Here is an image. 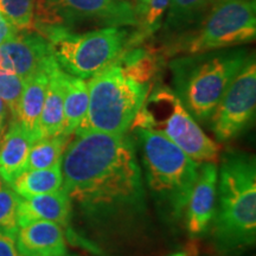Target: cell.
<instances>
[{
	"mask_svg": "<svg viewBox=\"0 0 256 256\" xmlns=\"http://www.w3.org/2000/svg\"><path fill=\"white\" fill-rule=\"evenodd\" d=\"M60 170L72 206L92 222L128 220L145 208L136 146L126 134H75L64 150Z\"/></svg>",
	"mask_w": 256,
	"mask_h": 256,
	"instance_id": "obj_1",
	"label": "cell"
},
{
	"mask_svg": "<svg viewBox=\"0 0 256 256\" xmlns=\"http://www.w3.org/2000/svg\"><path fill=\"white\" fill-rule=\"evenodd\" d=\"M220 160L215 210L209 229L218 250L235 252L255 244V156L234 151Z\"/></svg>",
	"mask_w": 256,
	"mask_h": 256,
	"instance_id": "obj_2",
	"label": "cell"
},
{
	"mask_svg": "<svg viewBox=\"0 0 256 256\" xmlns=\"http://www.w3.org/2000/svg\"><path fill=\"white\" fill-rule=\"evenodd\" d=\"M248 57L244 49L226 48L171 60L174 92L194 120H210L220 98Z\"/></svg>",
	"mask_w": 256,
	"mask_h": 256,
	"instance_id": "obj_3",
	"label": "cell"
},
{
	"mask_svg": "<svg viewBox=\"0 0 256 256\" xmlns=\"http://www.w3.org/2000/svg\"><path fill=\"white\" fill-rule=\"evenodd\" d=\"M142 150V162L152 196L168 217L184 214L200 164L154 130L132 128Z\"/></svg>",
	"mask_w": 256,
	"mask_h": 256,
	"instance_id": "obj_4",
	"label": "cell"
},
{
	"mask_svg": "<svg viewBox=\"0 0 256 256\" xmlns=\"http://www.w3.org/2000/svg\"><path fill=\"white\" fill-rule=\"evenodd\" d=\"M87 84L88 110L74 134H126L151 90V86L128 78L116 62L92 76Z\"/></svg>",
	"mask_w": 256,
	"mask_h": 256,
	"instance_id": "obj_5",
	"label": "cell"
},
{
	"mask_svg": "<svg viewBox=\"0 0 256 256\" xmlns=\"http://www.w3.org/2000/svg\"><path fill=\"white\" fill-rule=\"evenodd\" d=\"M255 37V0H214L196 25L176 36L168 54L194 55L236 48L250 43Z\"/></svg>",
	"mask_w": 256,
	"mask_h": 256,
	"instance_id": "obj_6",
	"label": "cell"
},
{
	"mask_svg": "<svg viewBox=\"0 0 256 256\" xmlns=\"http://www.w3.org/2000/svg\"><path fill=\"white\" fill-rule=\"evenodd\" d=\"M130 128H145L168 138L194 162L217 164L220 146L204 133L174 90L158 87L147 95Z\"/></svg>",
	"mask_w": 256,
	"mask_h": 256,
	"instance_id": "obj_7",
	"label": "cell"
},
{
	"mask_svg": "<svg viewBox=\"0 0 256 256\" xmlns=\"http://www.w3.org/2000/svg\"><path fill=\"white\" fill-rule=\"evenodd\" d=\"M36 31L49 42L60 68L83 80L90 78L119 58L130 37L124 28L76 32L60 26H44Z\"/></svg>",
	"mask_w": 256,
	"mask_h": 256,
	"instance_id": "obj_8",
	"label": "cell"
},
{
	"mask_svg": "<svg viewBox=\"0 0 256 256\" xmlns=\"http://www.w3.org/2000/svg\"><path fill=\"white\" fill-rule=\"evenodd\" d=\"M81 24L136 28L138 16L132 2L126 0H36L34 30L44 26L75 30Z\"/></svg>",
	"mask_w": 256,
	"mask_h": 256,
	"instance_id": "obj_9",
	"label": "cell"
},
{
	"mask_svg": "<svg viewBox=\"0 0 256 256\" xmlns=\"http://www.w3.org/2000/svg\"><path fill=\"white\" fill-rule=\"evenodd\" d=\"M256 108V63L249 56L226 88L211 115V128L217 142L238 136L249 126Z\"/></svg>",
	"mask_w": 256,
	"mask_h": 256,
	"instance_id": "obj_10",
	"label": "cell"
},
{
	"mask_svg": "<svg viewBox=\"0 0 256 256\" xmlns=\"http://www.w3.org/2000/svg\"><path fill=\"white\" fill-rule=\"evenodd\" d=\"M52 58L49 42L37 31L17 32L0 44V70L25 80Z\"/></svg>",
	"mask_w": 256,
	"mask_h": 256,
	"instance_id": "obj_11",
	"label": "cell"
},
{
	"mask_svg": "<svg viewBox=\"0 0 256 256\" xmlns=\"http://www.w3.org/2000/svg\"><path fill=\"white\" fill-rule=\"evenodd\" d=\"M218 168L214 162L200 164L198 177L185 206L188 232L198 236L208 232L214 216Z\"/></svg>",
	"mask_w": 256,
	"mask_h": 256,
	"instance_id": "obj_12",
	"label": "cell"
},
{
	"mask_svg": "<svg viewBox=\"0 0 256 256\" xmlns=\"http://www.w3.org/2000/svg\"><path fill=\"white\" fill-rule=\"evenodd\" d=\"M16 244L23 256H64L68 252L63 226L48 220L19 226Z\"/></svg>",
	"mask_w": 256,
	"mask_h": 256,
	"instance_id": "obj_13",
	"label": "cell"
},
{
	"mask_svg": "<svg viewBox=\"0 0 256 256\" xmlns=\"http://www.w3.org/2000/svg\"><path fill=\"white\" fill-rule=\"evenodd\" d=\"M72 214L68 194L63 188L51 194H38L28 198L19 197L17 206L18 226H26L37 220H48L66 226Z\"/></svg>",
	"mask_w": 256,
	"mask_h": 256,
	"instance_id": "obj_14",
	"label": "cell"
},
{
	"mask_svg": "<svg viewBox=\"0 0 256 256\" xmlns=\"http://www.w3.org/2000/svg\"><path fill=\"white\" fill-rule=\"evenodd\" d=\"M55 58H52L46 66L32 74L26 78L22 94L16 120L20 124L25 132L32 138L34 142L40 139L38 124L44 100H46L48 83H49V70Z\"/></svg>",
	"mask_w": 256,
	"mask_h": 256,
	"instance_id": "obj_15",
	"label": "cell"
},
{
	"mask_svg": "<svg viewBox=\"0 0 256 256\" xmlns=\"http://www.w3.org/2000/svg\"><path fill=\"white\" fill-rule=\"evenodd\" d=\"M34 142L20 124L12 121L0 142V177L4 183L8 185L24 171Z\"/></svg>",
	"mask_w": 256,
	"mask_h": 256,
	"instance_id": "obj_16",
	"label": "cell"
},
{
	"mask_svg": "<svg viewBox=\"0 0 256 256\" xmlns=\"http://www.w3.org/2000/svg\"><path fill=\"white\" fill-rule=\"evenodd\" d=\"M64 72L60 68L56 60L49 70L46 100L42 110L38 132L40 138L63 136L64 124Z\"/></svg>",
	"mask_w": 256,
	"mask_h": 256,
	"instance_id": "obj_17",
	"label": "cell"
},
{
	"mask_svg": "<svg viewBox=\"0 0 256 256\" xmlns=\"http://www.w3.org/2000/svg\"><path fill=\"white\" fill-rule=\"evenodd\" d=\"M63 136H72L84 119L88 110V84L86 80L64 72Z\"/></svg>",
	"mask_w": 256,
	"mask_h": 256,
	"instance_id": "obj_18",
	"label": "cell"
},
{
	"mask_svg": "<svg viewBox=\"0 0 256 256\" xmlns=\"http://www.w3.org/2000/svg\"><path fill=\"white\" fill-rule=\"evenodd\" d=\"M62 182L60 164H57L49 168L25 170L8 185L19 197L28 198L58 191Z\"/></svg>",
	"mask_w": 256,
	"mask_h": 256,
	"instance_id": "obj_19",
	"label": "cell"
},
{
	"mask_svg": "<svg viewBox=\"0 0 256 256\" xmlns=\"http://www.w3.org/2000/svg\"><path fill=\"white\" fill-rule=\"evenodd\" d=\"M214 0H170L164 18V30L168 34H177L190 30L203 18Z\"/></svg>",
	"mask_w": 256,
	"mask_h": 256,
	"instance_id": "obj_20",
	"label": "cell"
},
{
	"mask_svg": "<svg viewBox=\"0 0 256 256\" xmlns=\"http://www.w3.org/2000/svg\"><path fill=\"white\" fill-rule=\"evenodd\" d=\"M115 62L128 78L147 86H151L159 68V57L156 51L140 46L124 50Z\"/></svg>",
	"mask_w": 256,
	"mask_h": 256,
	"instance_id": "obj_21",
	"label": "cell"
},
{
	"mask_svg": "<svg viewBox=\"0 0 256 256\" xmlns=\"http://www.w3.org/2000/svg\"><path fill=\"white\" fill-rule=\"evenodd\" d=\"M70 140V136H66L40 138L36 140L28 152L25 170L49 168L60 164L64 150Z\"/></svg>",
	"mask_w": 256,
	"mask_h": 256,
	"instance_id": "obj_22",
	"label": "cell"
},
{
	"mask_svg": "<svg viewBox=\"0 0 256 256\" xmlns=\"http://www.w3.org/2000/svg\"><path fill=\"white\" fill-rule=\"evenodd\" d=\"M170 0H148L145 11L138 19L136 31L130 34L126 50L139 46L162 28Z\"/></svg>",
	"mask_w": 256,
	"mask_h": 256,
	"instance_id": "obj_23",
	"label": "cell"
},
{
	"mask_svg": "<svg viewBox=\"0 0 256 256\" xmlns=\"http://www.w3.org/2000/svg\"><path fill=\"white\" fill-rule=\"evenodd\" d=\"M36 0H0V14L18 31H30L34 24Z\"/></svg>",
	"mask_w": 256,
	"mask_h": 256,
	"instance_id": "obj_24",
	"label": "cell"
},
{
	"mask_svg": "<svg viewBox=\"0 0 256 256\" xmlns=\"http://www.w3.org/2000/svg\"><path fill=\"white\" fill-rule=\"evenodd\" d=\"M25 81L14 74L0 70V98L4 102L8 110L11 113L14 120L17 118L22 94H23Z\"/></svg>",
	"mask_w": 256,
	"mask_h": 256,
	"instance_id": "obj_25",
	"label": "cell"
},
{
	"mask_svg": "<svg viewBox=\"0 0 256 256\" xmlns=\"http://www.w3.org/2000/svg\"><path fill=\"white\" fill-rule=\"evenodd\" d=\"M19 196L4 184L0 186V229L16 235L18 230L17 223V206Z\"/></svg>",
	"mask_w": 256,
	"mask_h": 256,
	"instance_id": "obj_26",
	"label": "cell"
},
{
	"mask_svg": "<svg viewBox=\"0 0 256 256\" xmlns=\"http://www.w3.org/2000/svg\"><path fill=\"white\" fill-rule=\"evenodd\" d=\"M0 256H23L16 244V235L0 229Z\"/></svg>",
	"mask_w": 256,
	"mask_h": 256,
	"instance_id": "obj_27",
	"label": "cell"
},
{
	"mask_svg": "<svg viewBox=\"0 0 256 256\" xmlns=\"http://www.w3.org/2000/svg\"><path fill=\"white\" fill-rule=\"evenodd\" d=\"M17 32H19L14 25L6 19L4 16L0 14V44L4 43L11 37H14Z\"/></svg>",
	"mask_w": 256,
	"mask_h": 256,
	"instance_id": "obj_28",
	"label": "cell"
},
{
	"mask_svg": "<svg viewBox=\"0 0 256 256\" xmlns=\"http://www.w3.org/2000/svg\"><path fill=\"white\" fill-rule=\"evenodd\" d=\"M147 2H148V0H133L132 4L134 6V8H136L138 19H139L140 16H142L144 14V11H145Z\"/></svg>",
	"mask_w": 256,
	"mask_h": 256,
	"instance_id": "obj_29",
	"label": "cell"
},
{
	"mask_svg": "<svg viewBox=\"0 0 256 256\" xmlns=\"http://www.w3.org/2000/svg\"><path fill=\"white\" fill-rule=\"evenodd\" d=\"M8 108H6V106L4 102H2V98H0V120L4 121L5 122V119L6 116H8Z\"/></svg>",
	"mask_w": 256,
	"mask_h": 256,
	"instance_id": "obj_30",
	"label": "cell"
},
{
	"mask_svg": "<svg viewBox=\"0 0 256 256\" xmlns=\"http://www.w3.org/2000/svg\"><path fill=\"white\" fill-rule=\"evenodd\" d=\"M2 132H4V121L0 120V142H2Z\"/></svg>",
	"mask_w": 256,
	"mask_h": 256,
	"instance_id": "obj_31",
	"label": "cell"
},
{
	"mask_svg": "<svg viewBox=\"0 0 256 256\" xmlns=\"http://www.w3.org/2000/svg\"><path fill=\"white\" fill-rule=\"evenodd\" d=\"M170 256H190L188 252H174V254L170 255Z\"/></svg>",
	"mask_w": 256,
	"mask_h": 256,
	"instance_id": "obj_32",
	"label": "cell"
},
{
	"mask_svg": "<svg viewBox=\"0 0 256 256\" xmlns=\"http://www.w3.org/2000/svg\"><path fill=\"white\" fill-rule=\"evenodd\" d=\"M4 184H6V183H4V180H2V177H0V186H2Z\"/></svg>",
	"mask_w": 256,
	"mask_h": 256,
	"instance_id": "obj_33",
	"label": "cell"
},
{
	"mask_svg": "<svg viewBox=\"0 0 256 256\" xmlns=\"http://www.w3.org/2000/svg\"><path fill=\"white\" fill-rule=\"evenodd\" d=\"M64 256H75V255H64Z\"/></svg>",
	"mask_w": 256,
	"mask_h": 256,
	"instance_id": "obj_34",
	"label": "cell"
}]
</instances>
